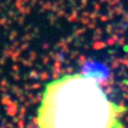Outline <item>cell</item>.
Masks as SVG:
<instances>
[{
  "mask_svg": "<svg viewBox=\"0 0 128 128\" xmlns=\"http://www.w3.org/2000/svg\"><path fill=\"white\" fill-rule=\"evenodd\" d=\"M126 108L108 98L97 80L65 75L44 90L36 112L39 128H122Z\"/></svg>",
  "mask_w": 128,
  "mask_h": 128,
  "instance_id": "1",
  "label": "cell"
}]
</instances>
